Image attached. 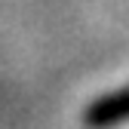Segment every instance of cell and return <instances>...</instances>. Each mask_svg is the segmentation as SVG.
<instances>
[{"label":"cell","instance_id":"cell-1","mask_svg":"<svg viewBox=\"0 0 129 129\" xmlns=\"http://www.w3.org/2000/svg\"><path fill=\"white\" fill-rule=\"evenodd\" d=\"M120 123H129V86L114 89L86 105L83 126L86 129H114Z\"/></svg>","mask_w":129,"mask_h":129}]
</instances>
